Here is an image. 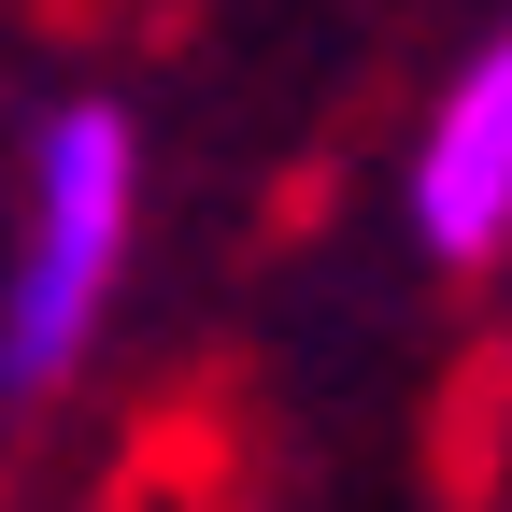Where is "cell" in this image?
<instances>
[{
    "instance_id": "obj_1",
    "label": "cell",
    "mask_w": 512,
    "mask_h": 512,
    "mask_svg": "<svg viewBox=\"0 0 512 512\" xmlns=\"http://www.w3.org/2000/svg\"><path fill=\"white\" fill-rule=\"evenodd\" d=\"M143 171H157V143L114 86L43 100L29 157H15V271H0V399L15 413L86 384V356L114 328V285L143 256Z\"/></svg>"
},
{
    "instance_id": "obj_2",
    "label": "cell",
    "mask_w": 512,
    "mask_h": 512,
    "mask_svg": "<svg viewBox=\"0 0 512 512\" xmlns=\"http://www.w3.org/2000/svg\"><path fill=\"white\" fill-rule=\"evenodd\" d=\"M399 228L427 271H498L512 256V0L470 29V57L427 86L399 157Z\"/></svg>"
}]
</instances>
